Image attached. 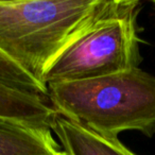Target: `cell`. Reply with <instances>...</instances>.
Instances as JSON below:
<instances>
[{
	"label": "cell",
	"instance_id": "cell-8",
	"mask_svg": "<svg viewBox=\"0 0 155 155\" xmlns=\"http://www.w3.org/2000/svg\"><path fill=\"white\" fill-rule=\"evenodd\" d=\"M154 5H155V2H154Z\"/></svg>",
	"mask_w": 155,
	"mask_h": 155
},
{
	"label": "cell",
	"instance_id": "cell-2",
	"mask_svg": "<svg viewBox=\"0 0 155 155\" xmlns=\"http://www.w3.org/2000/svg\"><path fill=\"white\" fill-rule=\"evenodd\" d=\"M53 110L107 138L124 131L155 133V77L140 68L72 82L47 85Z\"/></svg>",
	"mask_w": 155,
	"mask_h": 155
},
{
	"label": "cell",
	"instance_id": "cell-3",
	"mask_svg": "<svg viewBox=\"0 0 155 155\" xmlns=\"http://www.w3.org/2000/svg\"><path fill=\"white\" fill-rule=\"evenodd\" d=\"M139 5L138 1L122 0L118 9L96 21L56 58L44 84L89 80L138 68Z\"/></svg>",
	"mask_w": 155,
	"mask_h": 155
},
{
	"label": "cell",
	"instance_id": "cell-5",
	"mask_svg": "<svg viewBox=\"0 0 155 155\" xmlns=\"http://www.w3.org/2000/svg\"><path fill=\"white\" fill-rule=\"evenodd\" d=\"M52 131L67 155H136L118 138L104 137L58 115Z\"/></svg>",
	"mask_w": 155,
	"mask_h": 155
},
{
	"label": "cell",
	"instance_id": "cell-6",
	"mask_svg": "<svg viewBox=\"0 0 155 155\" xmlns=\"http://www.w3.org/2000/svg\"><path fill=\"white\" fill-rule=\"evenodd\" d=\"M0 116L52 130L58 114L52 107L49 98L31 95L0 84Z\"/></svg>",
	"mask_w": 155,
	"mask_h": 155
},
{
	"label": "cell",
	"instance_id": "cell-4",
	"mask_svg": "<svg viewBox=\"0 0 155 155\" xmlns=\"http://www.w3.org/2000/svg\"><path fill=\"white\" fill-rule=\"evenodd\" d=\"M51 131L0 116V155H67Z\"/></svg>",
	"mask_w": 155,
	"mask_h": 155
},
{
	"label": "cell",
	"instance_id": "cell-1",
	"mask_svg": "<svg viewBox=\"0 0 155 155\" xmlns=\"http://www.w3.org/2000/svg\"><path fill=\"white\" fill-rule=\"evenodd\" d=\"M122 0L0 1V52L39 84L55 60ZM47 87V86H46Z\"/></svg>",
	"mask_w": 155,
	"mask_h": 155
},
{
	"label": "cell",
	"instance_id": "cell-7",
	"mask_svg": "<svg viewBox=\"0 0 155 155\" xmlns=\"http://www.w3.org/2000/svg\"><path fill=\"white\" fill-rule=\"evenodd\" d=\"M0 84L31 95L48 98V88L0 52Z\"/></svg>",
	"mask_w": 155,
	"mask_h": 155
}]
</instances>
